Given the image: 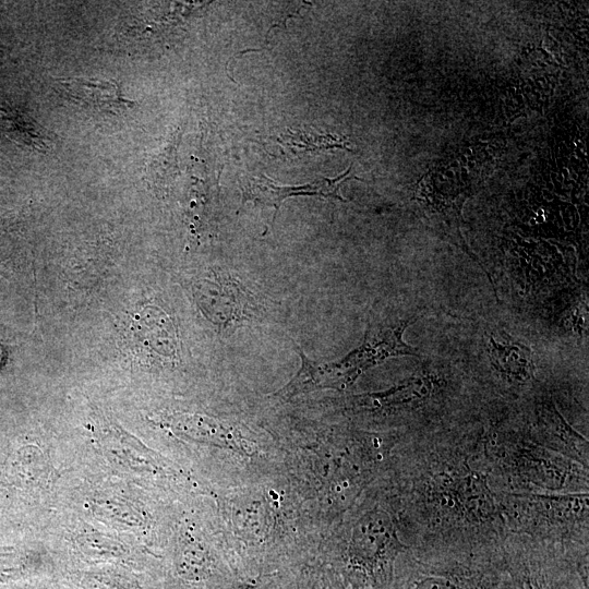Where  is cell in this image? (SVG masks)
Returning <instances> with one entry per match:
<instances>
[{"instance_id":"6","label":"cell","mask_w":589,"mask_h":589,"mask_svg":"<svg viewBox=\"0 0 589 589\" xmlns=\"http://www.w3.org/2000/svg\"><path fill=\"white\" fill-rule=\"evenodd\" d=\"M409 549L398 514L376 504L352 526L348 565L364 581L385 586L393 580L396 561Z\"/></svg>"},{"instance_id":"13","label":"cell","mask_w":589,"mask_h":589,"mask_svg":"<svg viewBox=\"0 0 589 589\" xmlns=\"http://www.w3.org/2000/svg\"><path fill=\"white\" fill-rule=\"evenodd\" d=\"M132 336L144 357L160 363H173L178 359V338L170 317L156 306H147L133 318Z\"/></svg>"},{"instance_id":"15","label":"cell","mask_w":589,"mask_h":589,"mask_svg":"<svg viewBox=\"0 0 589 589\" xmlns=\"http://www.w3.org/2000/svg\"><path fill=\"white\" fill-rule=\"evenodd\" d=\"M235 589H253V587L251 585H241V586H239L238 588H235Z\"/></svg>"},{"instance_id":"1","label":"cell","mask_w":589,"mask_h":589,"mask_svg":"<svg viewBox=\"0 0 589 589\" xmlns=\"http://www.w3.org/2000/svg\"><path fill=\"white\" fill-rule=\"evenodd\" d=\"M398 517L410 548H482L508 534L494 484L485 411L408 438Z\"/></svg>"},{"instance_id":"14","label":"cell","mask_w":589,"mask_h":589,"mask_svg":"<svg viewBox=\"0 0 589 589\" xmlns=\"http://www.w3.org/2000/svg\"><path fill=\"white\" fill-rule=\"evenodd\" d=\"M4 359V349L0 346V365L2 364Z\"/></svg>"},{"instance_id":"12","label":"cell","mask_w":589,"mask_h":589,"mask_svg":"<svg viewBox=\"0 0 589 589\" xmlns=\"http://www.w3.org/2000/svg\"><path fill=\"white\" fill-rule=\"evenodd\" d=\"M52 87L63 98L98 112L119 115L136 106L115 81L62 77L56 79Z\"/></svg>"},{"instance_id":"4","label":"cell","mask_w":589,"mask_h":589,"mask_svg":"<svg viewBox=\"0 0 589 589\" xmlns=\"http://www.w3.org/2000/svg\"><path fill=\"white\" fill-rule=\"evenodd\" d=\"M498 494L508 533L565 546H588V492Z\"/></svg>"},{"instance_id":"9","label":"cell","mask_w":589,"mask_h":589,"mask_svg":"<svg viewBox=\"0 0 589 589\" xmlns=\"http://www.w3.org/2000/svg\"><path fill=\"white\" fill-rule=\"evenodd\" d=\"M514 409L526 434L538 444L589 468L588 440L566 420L546 389L529 402Z\"/></svg>"},{"instance_id":"5","label":"cell","mask_w":589,"mask_h":589,"mask_svg":"<svg viewBox=\"0 0 589 589\" xmlns=\"http://www.w3.org/2000/svg\"><path fill=\"white\" fill-rule=\"evenodd\" d=\"M501 552L517 589H588V548L508 533Z\"/></svg>"},{"instance_id":"8","label":"cell","mask_w":589,"mask_h":589,"mask_svg":"<svg viewBox=\"0 0 589 589\" xmlns=\"http://www.w3.org/2000/svg\"><path fill=\"white\" fill-rule=\"evenodd\" d=\"M490 380L500 396L497 405L518 408L549 389L537 377L531 348L502 328L484 332Z\"/></svg>"},{"instance_id":"2","label":"cell","mask_w":589,"mask_h":589,"mask_svg":"<svg viewBox=\"0 0 589 589\" xmlns=\"http://www.w3.org/2000/svg\"><path fill=\"white\" fill-rule=\"evenodd\" d=\"M488 446L497 491L582 493L589 490V468L534 442L508 409L489 410Z\"/></svg>"},{"instance_id":"11","label":"cell","mask_w":589,"mask_h":589,"mask_svg":"<svg viewBox=\"0 0 589 589\" xmlns=\"http://www.w3.org/2000/svg\"><path fill=\"white\" fill-rule=\"evenodd\" d=\"M350 179L362 180L351 173V166L336 178H323L301 185H278L263 175L251 177L243 188V202L252 201L272 206L275 208V213H277L284 200L297 195H318L346 202L341 197L339 189L342 183Z\"/></svg>"},{"instance_id":"10","label":"cell","mask_w":589,"mask_h":589,"mask_svg":"<svg viewBox=\"0 0 589 589\" xmlns=\"http://www.w3.org/2000/svg\"><path fill=\"white\" fill-rule=\"evenodd\" d=\"M194 294L204 314L221 329H233L261 313L256 298L241 283L226 275L201 280Z\"/></svg>"},{"instance_id":"3","label":"cell","mask_w":589,"mask_h":589,"mask_svg":"<svg viewBox=\"0 0 589 589\" xmlns=\"http://www.w3.org/2000/svg\"><path fill=\"white\" fill-rule=\"evenodd\" d=\"M397 589H517L501 544L482 548H410Z\"/></svg>"},{"instance_id":"7","label":"cell","mask_w":589,"mask_h":589,"mask_svg":"<svg viewBox=\"0 0 589 589\" xmlns=\"http://www.w3.org/2000/svg\"><path fill=\"white\" fill-rule=\"evenodd\" d=\"M417 318V315L400 317L371 311L361 344L340 360L326 363L330 389L349 388L364 372L389 358L420 356L402 338Z\"/></svg>"}]
</instances>
